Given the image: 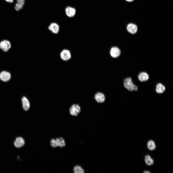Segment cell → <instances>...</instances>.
<instances>
[{
	"label": "cell",
	"instance_id": "9a60e30c",
	"mask_svg": "<svg viewBox=\"0 0 173 173\" xmlns=\"http://www.w3.org/2000/svg\"><path fill=\"white\" fill-rule=\"evenodd\" d=\"M145 161L146 164L148 166L152 165L154 162L153 160L149 155H147L145 156Z\"/></svg>",
	"mask_w": 173,
	"mask_h": 173
},
{
	"label": "cell",
	"instance_id": "d6986e66",
	"mask_svg": "<svg viewBox=\"0 0 173 173\" xmlns=\"http://www.w3.org/2000/svg\"><path fill=\"white\" fill-rule=\"evenodd\" d=\"M50 143L51 146L53 147H56L58 146L56 139H52L50 141Z\"/></svg>",
	"mask_w": 173,
	"mask_h": 173
},
{
	"label": "cell",
	"instance_id": "9c48e42d",
	"mask_svg": "<svg viewBox=\"0 0 173 173\" xmlns=\"http://www.w3.org/2000/svg\"><path fill=\"white\" fill-rule=\"evenodd\" d=\"M48 29L52 33L56 34L58 33L59 31V27L56 23H52L49 26Z\"/></svg>",
	"mask_w": 173,
	"mask_h": 173
},
{
	"label": "cell",
	"instance_id": "ffe728a7",
	"mask_svg": "<svg viewBox=\"0 0 173 173\" xmlns=\"http://www.w3.org/2000/svg\"><path fill=\"white\" fill-rule=\"evenodd\" d=\"M7 1L9 2H12L13 1V0H6Z\"/></svg>",
	"mask_w": 173,
	"mask_h": 173
},
{
	"label": "cell",
	"instance_id": "ba28073f",
	"mask_svg": "<svg viewBox=\"0 0 173 173\" xmlns=\"http://www.w3.org/2000/svg\"><path fill=\"white\" fill-rule=\"evenodd\" d=\"M127 31L130 33L134 34L136 33L137 31V25L135 24L130 23L128 25L127 27Z\"/></svg>",
	"mask_w": 173,
	"mask_h": 173
},
{
	"label": "cell",
	"instance_id": "6da1fadb",
	"mask_svg": "<svg viewBox=\"0 0 173 173\" xmlns=\"http://www.w3.org/2000/svg\"><path fill=\"white\" fill-rule=\"evenodd\" d=\"M124 87L129 91L132 92L138 90L137 86L134 84L131 78L130 77H128L124 79Z\"/></svg>",
	"mask_w": 173,
	"mask_h": 173
},
{
	"label": "cell",
	"instance_id": "5b68a950",
	"mask_svg": "<svg viewBox=\"0 0 173 173\" xmlns=\"http://www.w3.org/2000/svg\"><path fill=\"white\" fill-rule=\"evenodd\" d=\"M11 78V75L8 72L3 71L0 73V79L4 82L9 81Z\"/></svg>",
	"mask_w": 173,
	"mask_h": 173
},
{
	"label": "cell",
	"instance_id": "2e32d148",
	"mask_svg": "<svg viewBox=\"0 0 173 173\" xmlns=\"http://www.w3.org/2000/svg\"><path fill=\"white\" fill-rule=\"evenodd\" d=\"M147 147L150 150H152L155 149L156 146L154 142L152 140H149L147 143Z\"/></svg>",
	"mask_w": 173,
	"mask_h": 173
},
{
	"label": "cell",
	"instance_id": "7a4b0ae2",
	"mask_svg": "<svg viewBox=\"0 0 173 173\" xmlns=\"http://www.w3.org/2000/svg\"><path fill=\"white\" fill-rule=\"evenodd\" d=\"M60 56L61 58L63 61H67L71 58V54L70 51L67 49L63 50L60 52Z\"/></svg>",
	"mask_w": 173,
	"mask_h": 173
},
{
	"label": "cell",
	"instance_id": "30bf717a",
	"mask_svg": "<svg viewBox=\"0 0 173 173\" xmlns=\"http://www.w3.org/2000/svg\"><path fill=\"white\" fill-rule=\"evenodd\" d=\"M138 77L139 80L142 82L148 81L149 79V77L147 73L142 72L139 74Z\"/></svg>",
	"mask_w": 173,
	"mask_h": 173
},
{
	"label": "cell",
	"instance_id": "ac0fdd59",
	"mask_svg": "<svg viewBox=\"0 0 173 173\" xmlns=\"http://www.w3.org/2000/svg\"><path fill=\"white\" fill-rule=\"evenodd\" d=\"M74 171L75 173H83L84 171L81 167L80 166H77L74 168Z\"/></svg>",
	"mask_w": 173,
	"mask_h": 173
},
{
	"label": "cell",
	"instance_id": "8fae6325",
	"mask_svg": "<svg viewBox=\"0 0 173 173\" xmlns=\"http://www.w3.org/2000/svg\"><path fill=\"white\" fill-rule=\"evenodd\" d=\"M15 146L17 148H20L23 146L25 144L24 139L21 137L17 138L14 142Z\"/></svg>",
	"mask_w": 173,
	"mask_h": 173
},
{
	"label": "cell",
	"instance_id": "7402d4cb",
	"mask_svg": "<svg viewBox=\"0 0 173 173\" xmlns=\"http://www.w3.org/2000/svg\"><path fill=\"white\" fill-rule=\"evenodd\" d=\"M127 1L128 2H131L132 1L134 0H125Z\"/></svg>",
	"mask_w": 173,
	"mask_h": 173
},
{
	"label": "cell",
	"instance_id": "5bb4252c",
	"mask_svg": "<svg viewBox=\"0 0 173 173\" xmlns=\"http://www.w3.org/2000/svg\"><path fill=\"white\" fill-rule=\"evenodd\" d=\"M22 102L24 110L28 111L30 107V104L28 100L26 97H23L22 99Z\"/></svg>",
	"mask_w": 173,
	"mask_h": 173
},
{
	"label": "cell",
	"instance_id": "7c38bea8",
	"mask_svg": "<svg viewBox=\"0 0 173 173\" xmlns=\"http://www.w3.org/2000/svg\"><path fill=\"white\" fill-rule=\"evenodd\" d=\"M65 11L67 15L70 17L74 16L76 13L75 9L69 6L67 7L66 8Z\"/></svg>",
	"mask_w": 173,
	"mask_h": 173
},
{
	"label": "cell",
	"instance_id": "3957f363",
	"mask_svg": "<svg viewBox=\"0 0 173 173\" xmlns=\"http://www.w3.org/2000/svg\"><path fill=\"white\" fill-rule=\"evenodd\" d=\"M11 45L8 40H4L0 42V48L4 52H7L11 48Z\"/></svg>",
	"mask_w": 173,
	"mask_h": 173
},
{
	"label": "cell",
	"instance_id": "52a82bcc",
	"mask_svg": "<svg viewBox=\"0 0 173 173\" xmlns=\"http://www.w3.org/2000/svg\"><path fill=\"white\" fill-rule=\"evenodd\" d=\"M110 53L113 57L115 58L118 57L121 54V51L119 49L116 47H112L111 49Z\"/></svg>",
	"mask_w": 173,
	"mask_h": 173
},
{
	"label": "cell",
	"instance_id": "4fadbf2b",
	"mask_svg": "<svg viewBox=\"0 0 173 173\" xmlns=\"http://www.w3.org/2000/svg\"><path fill=\"white\" fill-rule=\"evenodd\" d=\"M166 88L164 85L161 83H158L156 85L155 91L158 94H162L165 91Z\"/></svg>",
	"mask_w": 173,
	"mask_h": 173
},
{
	"label": "cell",
	"instance_id": "44dd1931",
	"mask_svg": "<svg viewBox=\"0 0 173 173\" xmlns=\"http://www.w3.org/2000/svg\"><path fill=\"white\" fill-rule=\"evenodd\" d=\"M144 173H150V172L148 171H146L144 172Z\"/></svg>",
	"mask_w": 173,
	"mask_h": 173
},
{
	"label": "cell",
	"instance_id": "277c9868",
	"mask_svg": "<svg viewBox=\"0 0 173 173\" xmlns=\"http://www.w3.org/2000/svg\"><path fill=\"white\" fill-rule=\"evenodd\" d=\"M80 111V107L77 104L73 105L70 109V113L72 116H77Z\"/></svg>",
	"mask_w": 173,
	"mask_h": 173
},
{
	"label": "cell",
	"instance_id": "e0dca14e",
	"mask_svg": "<svg viewBox=\"0 0 173 173\" xmlns=\"http://www.w3.org/2000/svg\"><path fill=\"white\" fill-rule=\"evenodd\" d=\"M56 140L57 142L58 146L62 147L65 146V141L62 138H57Z\"/></svg>",
	"mask_w": 173,
	"mask_h": 173
},
{
	"label": "cell",
	"instance_id": "8992f818",
	"mask_svg": "<svg viewBox=\"0 0 173 173\" xmlns=\"http://www.w3.org/2000/svg\"><path fill=\"white\" fill-rule=\"evenodd\" d=\"M94 98L96 101L98 103H103L105 100L104 94L100 92L96 93L95 95Z\"/></svg>",
	"mask_w": 173,
	"mask_h": 173
}]
</instances>
